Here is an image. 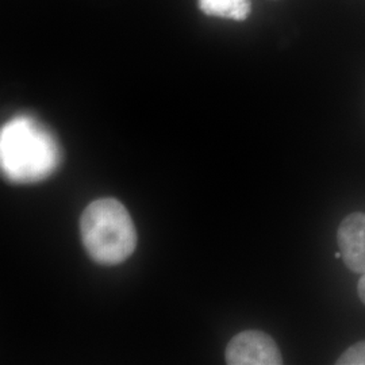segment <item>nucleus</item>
<instances>
[{
    "label": "nucleus",
    "instance_id": "obj_2",
    "mask_svg": "<svg viewBox=\"0 0 365 365\" xmlns=\"http://www.w3.org/2000/svg\"><path fill=\"white\" fill-rule=\"evenodd\" d=\"M81 241L91 259L103 265L128 260L137 245V233L129 211L113 197L90 203L80 220Z\"/></svg>",
    "mask_w": 365,
    "mask_h": 365
},
{
    "label": "nucleus",
    "instance_id": "obj_6",
    "mask_svg": "<svg viewBox=\"0 0 365 365\" xmlns=\"http://www.w3.org/2000/svg\"><path fill=\"white\" fill-rule=\"evenodd\" d=\"M337 365H365V339L354 344L339 356Z\"/></svg>",
    "mask_w": 365,
    "mask_h": 365
},
{
    "label": "nucleus",
    "instance_id": "obj_4",
    "mask_svg": "<svg viewBox=\"0 0 365 365\" xmlns=\"http://www.w3.org/2000/svg\"><path fill=\"white\" fill-rule=\"evenodd\" d=\"M342 261L354 274H365V214L352 212L342 220L337 232Z\"/></svg>",
    "mask_w": 365,
    "mask_h": 365
},
{
    "label": "nucleus",
    "instance_id": "obj_3",
    "mask_svg": "<svg viewBox=\"0 0 365 365\" xmlns=\"http://www.w3.org/2000/svg\"><path fill=\"white\" fill-rule=\"evenodd\" d=\"M225 359L230 365L283 364L276 342L260 330H245L230 339Z\"/></svg>",
    "mask_w": 365,
    "mask_h": 365
},
{
    "label": "nucleus",
    "instance_id": "obj_1",
    "mask_svg": "<svg viewBox=\"0 0 365 365\" xmlns=\"http://www.w3.org/2000/svg\"><path fill=\"white\" fill-rule=\"evenodd\" d=\"M0 164L10 182H42L60 167L61 149L52 133L36 119L16 117L1 129Z\"/></svg>",
    "mask_w": 365,
    "mask_h": 365
},
{
    "label": "nucleus",
    "instance_id": "obj_5",
    "mask_svg": "<svg viewBox=\"0 0 365 365\" xmlns=\"http://www.w3.org/2000/svg\"><path fill=\"white\" fill-rule=\"evenodd\" d=\"M197 7L209 16L242 22L252 11L250 0H197Z\"/></svg>",
    "mask_w": 365,
    "mask_h": 365
},
{
    "label": "nucleus",
    "instance_id": "obj_7",
    "mask_svg": "<svg viewBox=\"0 0 365 365\" xmlns=\"http://www.w3.org/2000/svg\"><path fill=\"white\" fill-rule=\"evenodd\" d=\"M357 292H359V297H360V299L364 303L365 306V274L361 276V279H360V282H359Z\"/></svg>",
    "mask_w": 365,
    "mask_h": 365
}]
</instances>
